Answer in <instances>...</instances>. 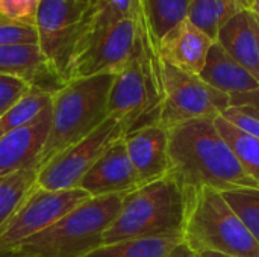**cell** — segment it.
<instances>
[{
	"label": "cell",
	"mask_w": 259,
	"mask_h": 257,
	"mask_svg": "<svg viewBox=\"0 0 259 257\" xmlns=\"http://www.w3.org/2000/svg\"><path fill=\"white\" fill-rule=\"evenodd\" d=\"M168 176L185 194L199 188L222 192L259 186L238 164L214 118H191L168 127Z\"/></svg>",
	"instance_id": "6da1fadb"
},
{
	"label": "cell",
	"mask_w": 259,
	"mask_h": 257,
	"mask_svg": "<svg viewBox=\"0 0 259 257\" xmlns=\"http://www.w3.org/2000/svg\"><path fill=\"white\" fill-rule=\"evenodd\" d=\"M114 79L115 74L111 73L80 77L53 91L50 130L36 168L88 136L108 118V100Z\"/></svg>",
	"instance_id": "7a4b0ae2"
},
{
	"label": "cell",
	"mask_w": 259,
	"mask_h": 257,
	"mask_svg": "<svg viewBox=\"0 0 259 257\" xmlns=\"http://www.w3.org/2000/svg\"><path fill=\"white\" fill-rule=\"evenodd\" d=\"M185 209L187 194L171 176L141 185L123 197L103 244L182 233Z\"/></svg>",
	"instance_id": "3957f363"
},
{
	"label": "cell",
	"mask_w": 259,
	"mask_h": 257,
	"mask_svg": "<svg viewBox=\"0 0 259 257\" xmlns=\"http://www.w3.org/2000/svg\"><path fill=\"white\" fill-rule=\"evenodd\" d=\"M182 241L196 253L229 257H259V242L222 194L199 188L187 194Z\"/></svg>",
	"instance_id": "277c9868"
},
{
	"label": "cell",
	"mask_w": 259,
	"mask_h": 257,
	"mask_svg": "<svg viewBox=\"0 0 259 257\" xmlns=\"http://www.w3.org/2000/svg\"><path fill=\"white\" fill-rule=\"evenodd\" d=\"M124 195L91 197L17 250L26 257H83L103 244Z\"/></svg>",
	"instance_id": "5b68a950"
},
{
	"label": "cell",
	"mask_w": 259,
	"mask_h": 257,
	"mask_svg": "<svg viewBox=\"0 0 259 257\" xmlns=\"http://www.w3.org/2000/svg\"><path fill=\"white\" fill-rule=\"evenodd\" d=\"M162 58L137 45L131 61L115 74L108 115L118 120L126 135L138 127L159 123L162 112Z\"/></svg>",
	"instance_id": "8992f818"
},
{
	"label": "cell",
	"mask_w": 259,
	"mask_h": 257,
	"mask_svg": "<svg viewBox=\"0 0 259 257\" xmlns=\"http://www.w3.org/2000/svg\"><path fill=\"white\" fill-rule=\"evenodd\" d=\"M96 0H42L35 27L49 71L59 85L68 79L79 38Z\"/></svg>",
	"instance_id": "52a82bcc"
},
{
	"label": "cell",
	"mask_w": 259,
	"mask_h": 257,
	"mask_svg": "<svg viewBox=\"0 0 259 257\" xmlns=\"http://www.w3.org/2000/svg\"><path fill=\"white\" fill-rule=\"evenodd\" d=\"M123 124L109 117L88 136L62 150L36 171L35 188L47 191H62L79 188L82 177L99 159V156L117 139L123 138Z\"/></svg>",
	"instance_id": "ba28073f"
},
{
	"label": "cell",
	"mask_w": 259,
	"mask_h": 257,
	"mask_svg": "<svg viewBox=\"0 0 259 257\" xmlns=\"http://www.w3.org/2000/svg\"><path fill=\"white\" fill-rule=\"evenodd\" d=\"M88 198L91 197L80 188L47 191L33 186L0 229V250H17L26 239L46 230Z\"/></svg>",
	"instance_id": "9c48e42d"
},
{
	"label": "cell",
	"mask_w": 259,
	"mask_h": 257,
	"mask_svg": "<svg viewBox=\"0 0 259 257\" xmlns=\"http://www.w3.org/2000/svg\"><path fill=\"white\" fill-rule=\"evenodd\" d=\"M162 112L159 123L171 127L191 118H215L231 106L229 95L199 76L184 73L162 61Z\"/></svg>",
	"instance_id": "30bf717a"
},
{
	"label": "cell",
	"mask_w": 259,
	"mask_h": 257,
	"mask_svg": "<svg viewBox=\"0 0 259 257\" xmlns=\"http://www.w3.org/2000/svg\"><path fill=\"white\" fill-rule=\"evenodd\" d=\"M138 45V23L134 15L118 21L94 44L80 52L68 71V80L97 74H117L134 56Z\"/></svg>",
	"instance_id": "8fae6325"
},
{
	"label": "cell",
	"mask_w": 259,
	"mask_h": 257,
	"mask_svg": "<svg viewBox=\"0 0 259 257\" xmlns=\"http://www.w3.org/2000/svg\"><path fill=\"white\" fill-rule=\"evenodd\" d=\"M141 186L129 159L124 136L114 141L82 177L79 188L90 197L126 195Z\"/></svg>",
	"instance_id": "7c38bea8"
},
{
	"label": "cell",
	"mask_w": 259,
	"mask_h": 257,
	"mask_svg": "<svg viewBox=\"0 0 259 257\" xmlns=\"http://www.w3.org/2000/svg\"><path fill=\"white\" fill-rule=\"evenodd\" d=\"M124 144L140 185L168 174V127L161 123L138 127L124 135Z\"/></svg>",
	"instance_id": "4fadbf2b"
},
{
	"label": "cell",
	"mask_w": 259,
	"mask_h": 257,
	"mask_svg": "<svg viewBox=\"0 0 259 257\" xmlns=\"http://www.w3.org/2000/svg\"><path fill=\"white\" fill-rule=\"evenodd\" d=\"M52 106L30 124L0 136V179L36 165L50 130Z\"/></svg>",
	"instance_id": "5bb4252c"
},
{
	"label": "cell",
	"mask_w": 259,
	"mask_h": 257,
	"mask_svg": "<svg viewBox=\"0 0 259 257\" xmlns=\"http://www.w3.org/2000/svg\"><path fill=\"white\" fill-rule=\"evenodd\" d=\"M214 42L212 38L185 18L164 35L159 41V52L164 62L184 73L199 76Z\"/></svg>",
	"instance_id": "9a60e30c"
},
{
	"label": "cell",
	"mask_w": 259,
	"mask_h": 257,
	"mask_svg": "<svg viewBox=\"0 0 259 257\" xmlns=\"http://www.w3.org/2000/svg\"><path fill=\"white\" fill-rule=\"evenodd\" d=\"M215 42L259 80L258 24L256 15L250 9L232 17L219 30Z\"/></svg>",
	"instance_id": "2e32d148"
},
{
	"label": "cell",
	"mask_w": 259,
	"mask_h": 257,
	"mask_svg": "<svg viewBox=\"0 0 259 257\" xmlns=\"http://www.w3.org/2000/svg\"><path fill=\"white\" fill-rule=\"evenodd\" d=\"M199 77L229 97L259 89L258 79L225 52L219 42H214L209 48L206 64Z\"/></svg>",
	"instance_id": "e0dca14e"
},
{
	"label": "cell",
	"mask_w": 259,
	"mask_h": 257,
	"mask_svg": "<svg viewBox=\"0 0 259 257\" xmlns=\"http://www.w3.org/2000/svg\"><path fill=\"white\" fill-rule=\"evenodd\" d=\"M0 74L24 79L47 91H56L61 86L49 71L38 44L0 45Z\"/></svg>",
	"instance_id": "ac0fdd59"
},
{
	"label": "cell",
	"mask_w": 259,
	"mask_h": 257,
	"mask_svg": "<svg viewBox=\"0 0 259 257\" xmlns=\"http://www.w3.org/2000/svg\"><path fill=\"white\" fill-rule=\"evenodd\" d=\"M182 242V233L126 239L102 244L83 257H168L171 250Z\"/></svg>",
	"instance_id": "d6986e66"
},
{
	"label": "cell",
	"mask_w": 259,
	"mask_h": 257,
	"mask_svg": "<svg viewBox=\"0 0 259 257\" xmlns=\"http://www.w3.org/2000/svg\"><path fill=\"white\" fill-rule=\"evenodd\" d=\"M253 0H191L187 18L215 41L219 30L238 12L252 8Z\"/></svg>",
	"instance_id": "ffe728a7"
},
{
	"label": "cell",
	"mask_w": 259,
	"mask_h": 257,
	"mask_svg": "<svg viewBox=\"0 0 259 257\" xmlns=\"http://www.w3.org/2000/svg\"><path fill=\"white\" fill-rule=\"evenodd\" d=\"M215 127L229 145L241 168L259 183V139L240 130L222 115L214 118Z\"/></svg>",
	"instance_id": "44dd1931"
},
{
	"label": "cell",
	"mask_w": 259,
	"mask_h": 257,
	"mask_svg": "<svg viewBox=\"0 0 259 257\" xmlns=\"http://www.w3.org/2000/svg\"><path fill=\"white\" fill-rule=\"evenodd\" d=\"M53 91L33 86L23 98L0 115V136L35 121L52 106Z\"/></svg>",
	"instance_id": "7402d4cb"
},
{
	"label": "cell",
	"mask_w": 259,
	"mask_h": 257,
	"mask_svg": "<svg viewBox=\"0 0 259 257\" xmlns=\"http://www.w3.org/2000/svg\"><path fill=\"white\" fill-rule=\"evenodd\" d=\"M36 165L0 179V229L21 204L36 179Z\"/></svg>",
	"instance_id": "603a6c76"
},
{
	"label": "cell",
	"mask_w": 259,
	"mask_h": 257,
	"mask_svg": "<svg viewBox=\"0 0 259 257\" xmlns=\"http://www.w3.org/2000/svg\"><path fill=\"white\" fill-rule=\"evenodd\" d=\"M150 26L161 41L176 24L187 18L191 0H140Z\"/></svg>",
	"instance_id": "cb8c5ba5"
},
{
	"label": "cell",
	"mask_w": 259,
	"mask_h": 257,
	"mask_svg": "<svg viewBox=\"0 0 259 257\" xmlns=\"http://www.w3.org/2000/svg\"><path fill=\"white\" fill-rule=\"evenodd\" d=\"M220 194L259 242V186L232 188Z\"/></svg>",
	"instance_id": "d4e9b609"
},
{
	"label": "cell",
	"mask_w": 259,
	"mask_h": 257,
	"mask_svg": "<svg viewBox=\"0 0 259 257\" xmlns=\"http://www.w3.org/2000/svg\"><path fill=\"white\" fill-rule=\"evenodd\" d=\"M20 44H38V32L35 24L0 17V45Z\"/></svg>",
	"instance_id": "484cf974"
},
{
	"label": "cell",
	"mask_w": 259,
	"mask_h": 257,
	"mask_svg": "<svg viewBox=\"0 0 259 257\" xmlns=\"http://www.w3.org/2000/svg\"><path fill=\"white\" fill-rule=\"evenodd\" d=\"M32 88L33 85L24 79L0 74V115L23 98Z\"/></svg>",
	"instance_id": "4316f807"
},
{
	"label": "cell",
	"mask_w": 259,
	"mask_h": 257,
	"mask_svg": "<svg viewBox=\"0 0 259 257\" xmlns=\"http://www.w3.org/2000/svg\"><path fill=\"white\" fill-rule=\"evenodd\" d=\"M41 2L42 0H0V17L14 21L33 23Z\"/></svg>",
	"instance_id": "83f0119b"
},
{
	"label": "cell",
	"mask_w": 259,
	"mask_h": 257,
	"mask_svg": "<svg viewBox=\"0 0 259 257\" xmlns=\"http://www.w3.org/2000/svg\"><path fill=\"white\" fill-rule=\"evenodd\" d=\"M222 117L240 130L259 139V117L250 109L243 106H229L226 111L222 112Z\"/></svg>",
	"instance_id": "f1b7e54d"
},
{
	"label": "cell",
	"mask_w": 259,
	"mask_h": 257,
	"mask_svg": "<svg viewBox=\"0 0 259 257\" xmlns=\"http://www.w3.org/2000/svg\"><path fill=\"white\" fill-rule=\"evenodd\" d=\"M229 101H231V106L247 108L259 117V89L252 91V92H246V94H240V95H232V97H229Z\"/></svg>",
	"instance_id": "f546056e"
},
{
	"label": "cell",
	"mask_w": 259,
	"mask_h": 257,
	"mask_svg": "<svg viewBox=\"0 0 259 257\" xmlns=\"http://www.w3.org/2000/svg\"><path fill=\"white\" fill-rule=\"evenodd\" d=\"M168 257H203L202 254H199V253H196L194 250H191L184 241L181 242V244H178L173 250H171V253L168 254Z\"/></svg>",
	"instance_id": "4dcf8cb0"
},
{
	"label": "cell",
	"mask_w": 259,
	"mask_h": 257,
	"mask_svg": "<svg viewBox=\"0 0 259 257\" xmlns=\"http://www.w3.org/2000/svg\"><path fill=\"white\" fill-rule=\"evenodd\" d=\"M0 257H26V256L20 254L18 251H5V250H0Z\"/></svg>",
	"instance_id": "1f68e13d"
},
{
	"label": "cell",
	"mask_w": 259,
	"mask_h": 257,
	"mask_svg": "<svg viewBox=\"0 0 259 257\" xmlns=\"http://www.w3.org/2000/svg\"><path fill=\"white\" fill-rule=\"evenodd\" d=\"M250 11H252V12H253V14H255V15L259 18V0H253Z\"/></svg>",
	"instance_id": "d6a6232c"
},
{
	"label": "cell",
	"mask_w": 259,
	"mask_h": 257,
	"mask_svg": "<svg viewBox=\"0 0 259 257\" xmlns=\"http://www.w3.org/2000/svg\"><path fill=\"white\" fill-rule=\"evenodd\" d=\"M203 257H229V256H223V254H215V253H205L202 254Z\"/></svg>",
	"instance_id": "836d02e7"
},
{
	"label": "cell",
	"mask_w": 259,
	"mask_h": 257,
	"mask_svg": "<svg viewBox=\"0 0 259 257\" xmlns=\"http://www.w3.org/2000/svg\"><path fill=\"white\" fill-rule=\"evenodd\" d=\"M256 24H258V47H259V18L256 17Z\"/></svg>",
	"instance_id": "e575fe53"
}]
</instances>
